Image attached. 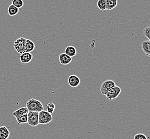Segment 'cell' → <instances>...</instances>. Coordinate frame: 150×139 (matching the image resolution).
<instances>
[{
	"label": "cell",
	"mask_w": 150,
	"mask_h": 139,
	"mask_svg": "<svg viewBox=\"0 0 150 139\" xmlns=\"http://www.w3.org/2000/svg\"><path fill=\"white\" fill-rule=\"evenodd\" d=\"M144 34L145 37L147 38L149 40H150V27L148 26L146 27L144 29Z\"/></svg>",
	"instance_id": "44dd1931"
},
{
	"label": "cell",
	"mask_w": 150,
	"mask_h": 139,
	"mask_svg": "<svg viewBox=\"0 0 150 139\" xmlns=\"http://www.w3.org/2000/svg\"><path fill=\"white\" fill-rule=\"evenodd\" d=\"M16 120L18 125L23 124L27 123V120H28L27 113L16 118Z\"/></svg>",
	"instance_id": "e0dca14e"
},
{
	"label": "cell",
	"mask_w": 150,
	"mask_h": 139,
	"mask_svg": "<svg viewBox=\"0 0 150 139\" xmlns=\"http://www.w3.org/2000/svg\"><path fill=\"white\" fill-rule=\"evenodd\" d=\"M29 111L27 107H22L18 109V110L15 111L13 113L12 115L15 117V118H17L20 116L23 115L25 114L28 113Z\"/></svg>",
	"instance_id": "7c38bea8"
},
{
	"label": "cell",
	"mask_w": 150,
	"mask_h": 139,
	"mask_svg": "<svg viewBox=\"0 0 150 139\" xmlns=\"http://www.w3.org/2000/svg\"><path fill=\"white\" fill-rule=\"evenodd\" d=\"M35 44L29 39H26L25 45V52H31L35 49Z\"/></svg>",
	"instance_id": "30bf717a"
},
{
	"label": "cell",
	"mask_w": 150,
	"mask_h": 139,
	"mask_svg": "<svg viewBox=\"0 0 150 139\" xmlns=\"http://www.w3.org/2000/svg\"><path fill=\"white\" fill-rule=\"evenodd\" d=\"M27 123L32 127H35L39 124L38 123V112L29 111L27 113Z\"/></svg>",
	"instance_id": "3957f363"
},
{
	"label": "cell",
	"mask_w": 150,
	"mask_h": 139,
	"mask_svg": "<svg viewBox=\"0 0 150 139\" xmlns=\"http://www.w3.org/2000/svg\"><path fill=\"white\" fill-rule=\"evenodd\" d=\"M121 92V88L115 85V86L111 88L105 96H106L107 100L111 101L116 99L120 95Z\"/></svg>",
	"instance_id": "277c9868"
},
{
	"label": "cell",
	"mask_w": 150,
	"mask_h": 139,
	"mask_svg": "<svg viewBox=\"0 0 150 139\" xmlns=\"http://www.w3.org/2000/svg\"><path fill=\"white\" fill-rule=\"evenodd\" d=\"M97 6L98 9L102 11H104L107 10V3L106 0H98Z\"/></svg>",
	"instance_id": "ac0fdd59"
},
{
	"label": "cell",
	"mask_w": 150,
	"mask_h": 139,
	"mask_svg": "<svg viewBox=\"0 0 150 139\" xmlns=\"http://www.w3.org/2000/svg\"><path fill=\"white\" fill-rule=\"evenodd\" d=\"M23 0H12V4L17 7L18 9L22 8L23 6Z\"/></svg>",
	"instance_id": "d6986e66"
},
{
	"label": "cell",
	"mask_w": 150,
	"mask_h": 139,
	"mask_svg": "<svg viewBox=\"0 0 150 139\" xmlns=\"http://www.w3.org/2000/svg\"><path fill=\"white\" fill-rule=\"evenodd\" d=\"M8 12L10 16H14L18 14L19 9L13 5L11 4L8 8Z\"/></svg>",
	"instance_id": "2e32d148"
},
{
	"label": "cell",
	"mask_w": 150,
	"mask_h": 139,
	"mask_svg": "<svg viewBox=\"0 0 150 139\" xmlns=\"http://www.w3.org/2000/svg\"><path fill=\"white\" fill-rule=\"evenodd\" d=\"M53 120L52 115L47 111L42 110L38 112V123L39 124H47Z\"/></svg>",
	"instance_id": "7a4b0ae2"
},
{
	"label": "cell",
	"mask_w": 150,
	"mask_h": 139,
	"mask_svg": "<svg viewBox=\"0 0 150 139\" xmlns=\"http://www.w3.org/2000/svg\"><path fill=\"white\" fill-rule=\"evenodd\" d=\"M26 107L29 111L40 112L43 110V105L40 101L34 99L29 100L26 103Z\"/></svg>",
	"instance_id": "6da1fadb"
},
{
	"label": "cell",
	"mask_w": 150,
	"mask_h": 139,
	"mask_svg": "<svg viewBox=\"0 0 150 139\" xmlns=\"http://www.w3.org/2000/svg\"><path fill=\"white\" fill-rule=\"evenodd\" d=\"M10 136V132L4 126H0V139H8Z\"/></svg>",
	"instance_id": "8fae6325"
},
{
	"label": "cell",
	"mask_w": 150,
	"mask_h": 139,
	"mask_svg": "<svg viewBox=\"0 0 150 139\" xmlns=\"http://www.w3.org/2000/svg\"><path fill=\"white\" fill-rule=\"evenodd\" d=\"M71 61V57L66 54L64 52L62 53L59 55V61L60 64L62 65H68L70 63Z\"/></svg>",
	"instance_id": "9c48e42d"
},
{
	"label": "cell",
	"mask_w": 150,
	"mask_h": 139,
	"mask_svg": "<svg viewBox=\"0 0 150 139\" xmlns=\"http://www.w3.org/2000/svg\"><path fill=\"white\" fill-rule=\"evenodd\" d=\"M115 84L114 81L111 80H107L104 81L100 87V92L102 95H105L109 90L112 87L115 86Z\"/></svg>",
	"instance_id": "5b68a950"
},
{
	"label": "cell",
	"mask_w": 150,
	"mask_h": 139,
	"mask_svg": "<svg viewBox=\"0 0 150 139\" xmlns=\"http://www.w3.org/2000/svg\"><path fill=\"white\" fill-rule=\"evenodd\" d=\"M55 104L53 103H49L47 104L46 105V109H47V111L49 113L52 114L54 112V111L55 110Z\"/></svg>",
	"instance_id": "ffe728a7"
},
{
	"label": "cell",
	"mask_w": 150,
	"mask_h": 139,
	"mask_svg": "<svg viewBox=\"0 0 150 139\" xmlns=\"http://www.w3.org/2000/svg\"><path fill=\"white\" fill-rule=\"evenodd\" d=\"M33 59V55L30 52H24L20 55V60L21 63L27 64Z\"/></svg>",
	"instance_id": "52a82bcc"
},
{
	"label": "cell",
	"mask_w": 150,
	"mask_h": 139,
	"mask_svg": "<svg viewBox=\"0 0 150 139\" xmlns=\"http://www.w3.org/2000/svg\"><path fill=\"white\" fill-rule=\"evenodd\" d=\"M64 53L70 57H72L76 56L77 54V50L74 47L69 46L67 47L66 49L64 50Z\"/></svg>",
	"instance_id": "5bb4252c"
},
{
	"label": "cell",
	"mask_w": 150,
	"mask_h": 139,
	"mask_svg": "<svg viewBox=\"0 0 150 139\" xmlns=\"http://www.w3.org/2000/svg\"><path fill=\"white\" fill-rule=\"evenodd\" d=\"M142 48L147 56H150V40L144 41L142 43Z\"/></svg>",
	"instance_id": "4fadbf2b"
},
{
	"label": "cell",
	"mask_w": 150,
	"mask_h": 139,
	"mask_svg": "<svg viewBox=\"0 0 150 139\" xmlns=\"http://www.w3.org/2000/svg\"><path fill=\"white\" fill-rule=\"evenodd\" d=\"M81 83V80L76 75H70L68 78V84L71 87L75 88L77 87Z\"/></svg>",
	"instance_id": "ba28073f"
},
{
	"label": "cell",
	"mask_w": 150,
	"mask_h": 139,
	"mask_svg": "<svg viewBox=\"0 0 150 139\" xmlns=\"http://www.w3.org/2000/svg\"><path fill=\"white\" fill-rule=\"evenodd\" d=\"M26 39L19 38L15 41L14 48L17 52L19 54H22L25 52V45L26 43Z\"/></svg>",
	"instance_id": "8992f818"
},
{
	"label": "cell",
	"mask_w": 150,
	"mask_h": 139,
	"mask_svg": "<svg viewBox=\"0 0 150 139\" xmlns=\"http://www.w3.org/2000/svg\"><path fill=\"white\" fill-rule=\"evenodd\" d=\"M134 139H147V137L144 134L139 133L136 134L134 136Z\"/></svg>",
	"instance_id": "7402d4cb"
},
{
	"label": "cell",
	"mask_w": 150,
	"mask_h": 139,
	"mask_svg": "<svg viewBox=\"0 0 150 139\" xmlns=\"http://www.w3.org/2000/svg\"><path fill=\"white\" fill-rule=\"evenodd\" d=\"M107 10H111L118 5V0H106Z\"/></svg>",
	"instance_id": "9a60e30c"
}]
</instances>
